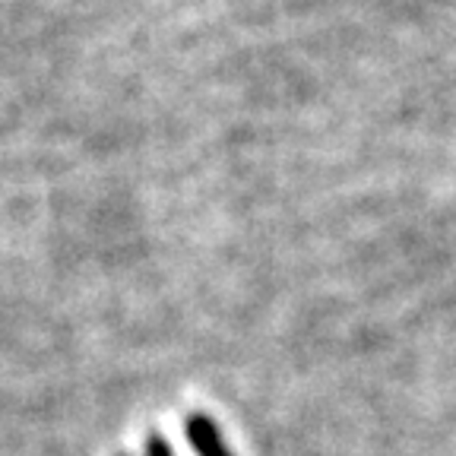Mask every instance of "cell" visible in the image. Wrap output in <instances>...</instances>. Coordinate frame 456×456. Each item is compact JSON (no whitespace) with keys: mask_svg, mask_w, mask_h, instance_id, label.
<instances>
[{"mask_svg":"<svg viewBox=\"0 0 456 456\" xmlns=\"http://www.w3.org/2000/svg\"><path fill=\"white\" fill-rule=\"evenodd\" d=\"M184 431H187V441H191V447L197 456H235L232 447L225 444V437H222L219 425H216L209 415H203V412L187 415Z\"/></svg>","mask_w":456,"mask_h":456,"instance_id":"1","label":"cell"},{"mask_svg":"<svg viewBox=\"0 0 456 456\" xmlns=\"http://www.w3.org/2000/svg\"><path fill=\"white\" fill-rule=\"evenodd\" d=\"M142 450H146V456H175V450H171V444L165 441L159 431H150V437H146V444H142Z\"/></svg>","mask_w":456,"mask_h":456,"instance_id":"2","label":"cell"},{"mask_svg":"<svg viewBox=\"0 0 456 456\" xmlns=\"http://www.w3.org/2000/svg\"><path fill=\"white\" fill-rule=\"evenodd\" d=\"M118 456H127V453H118Z\"/></svg>","mask_w":456,"mask_h":456,"instance_id":"3","label":"cell"}]
</instances>
